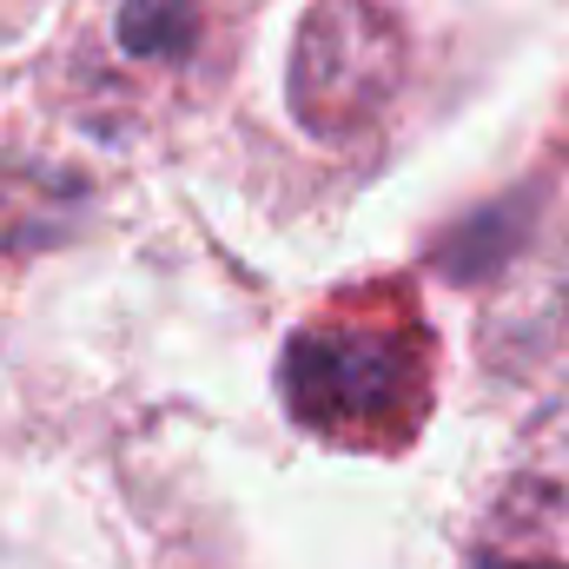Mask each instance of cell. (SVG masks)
I'll list each match as a JSON object with an SVG mask.
<instances>
[{
  "instance_id": "277c9868",
  "label": "cell",
  "mask_w": 569,
  "mask_h": 569,
  "mask_svg": "<svg viewBox=\"0 0 569 569\" xmlns=\"http://www.w3.org/2000/svg\"><path fill=\"white\" fill-rule=\"evenodd\" d=\"M470 569H569V463L523 470L503 490Z\"/></svg>"
},
{
  "instance_id": "3957f363",
  "label": "cell",
  "mask_w": 569,
  "mask_h": 569,
  "mask_svg": "<svg viewBox=\"0 0 569 569\" xmlns=\"http://www.w3.org/2000/svg\"><path fill=\"white\" fill-rule=\"evenodd\" d=\"M212 33V7L206 0H93L80 47H87V73L107 87H172L179 73L199 67Z\"/></svg>"
},
{
  "instance_id": "6da1fadb",
  "label": "cell",
  "mask_w": 569,
  "mask_h": 569,
  "mask_svg": "<svg viewBox=\"0 0 569 569\" xmlns=\"http://www.w3.org/2000/svg\"><path fill=\"white\" fill-rule=\"evenodd\" d=\"M398 87V27L371 0H318L298 27L291 93L318 133H345L371 120Z\"/></svg>"
},
{
  "instance_id": "7a4b0ae2",
  "label": "cell",
  "mask_w": 569,
  "mask_h": 569,
  "mask_svg": "<svg viewBox=\"0 0 569 569\" xmlns=\"http://www.w3.org/2000/svg\"><path fill=\"white\" fill-rule=\"evenodd\" d=\"M291 398L311 425L358 430L371 418H405L418 405V351H398L391 331L325 325L291 351Z\"/></svg>"
}]
</instances>
